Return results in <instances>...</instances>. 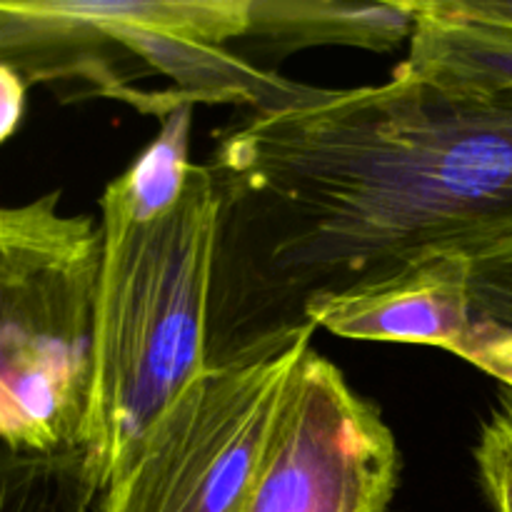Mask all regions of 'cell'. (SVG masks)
Masks as SVG:
<instances>
[{
  "mask_svg": "<svg viewBox=\"0 0 512 512\" xmlns=\"http://www.w3.org/2000/svg\"><path fill=\"white\" fill-rule=\"evenodd\" d=\"M220 210L210 365L310 325L305 308L425 255L512 253V93L310 88L215 135Z\"/></svg>",
  "mask_w": 512,
  "mask_h": 512,
  "instance_id": "cell-1",
  "label": "cell"
},
{
  "mask_svg": "<svg viewBox=\"0 0 512 512\" xmlns=\"http://www.w3.org/2000/svg\"><path fill=\"white\" fill-rule=\"evenodd\" d=\"M305 320L338 338L435 345L512 390V333L480 313L473 263L463 255H425L378 280L325 295Z\"/></svg>",
  "mask_w": 512,
  "mask_h": 512,
  "instance_id": "cell-6",
  "label": "cell"
},
{
  "mask_svg": "<svg viewBox=\"0 0 512 512\" xmlns=\"http://www.w3.org/2000/svg\"><path fill=\"white\" fill-rule=\"evenodd\" d=\"M98 495L83 448L20 453L0 443V512H95Z\"/></svg>",
  "mask_w": 512,
  "mask_h": 512,
  "instance_id": "cell-11",
  "label": "cell"
},
{
  "mask_svg": "<svg viewBox=\"0 0 512 512\" xmlns=\"http://www.w3.org/2000/svg\"><path fill=\"white\" fill-rule=\"evenodd\" d=\"M415 13L400 70L455 93H512V25L465 13L455 0H415Z\"/></svg>",
  "mask_w": 512,
  "mask_h": 512,
  "instance_id": "cell-9",
  "label": "cell"
},
{
  "mask_svg": "<svg viewBox=\"0 0 512 512\" xmlns=\"http://www.w3.org/2000/svg\"><path fill=\"white\" fill-rule=\"evenodd\" d=\"M400 450L378 405L310 348L290 375L243 512H390Z\"/></svg>",
  "mask_w": 512,
  "mask_h": 512,
  "instance_id": "cell-5",
  "label": "cell"
},
{
  "mask_svg": "<svg viewBox=\"0 0 512 512\" xmlns=\"http://www.w3.org/2000/svg\"><path fill=\"white\" fill-rule=\"evenodd\" d=\"M415 18V0H250L248 30L240 40L270 60H283L318 45H350L383 53L410 40Z\"/></svg>",
  "mask_w": 512,
  "mask_h": 512,
  "instance_id": "cell-8",
  "label": "cell"
},
{
  "mask_svg": "<svg viewBox=\"0 0 512 512\" xmlns=\"http://www.w3.org/2000/svg\"><path fill=\"white\" fill-rule=\"evenodd\" d=\"M28 88L30 85L25 83L23 75L8 65H0V145L13 138L23 123Z\"/></svg>",
  "mask_w": 512,
  "mask_h": 512,
  "instance_id": "cell-14",
  "label": "cell"
},
{
  "mask_svg": "<svg viewBox=\"0 0 512 512\" xmlns=\"http://www.w3.org/2000/svg\"><path fill=\"white\" fill-rule=\"evenodd\" d=\"M480 483L495 512H512V390H500L475 445Z\"/></svg>",
  "mask_w": 512,
  "mask_h": 512,
  "instance_id": "cell-12",
  "label": "cell"
},
{
  "mask_svg": "<svg viewBox=\"0 0 512 512\" xmlns=\"http://www.w3.org/2000/svg\"><path fill=\"white\" fill-rule=\"evenodd\" d=\"M473 295L485 318L512 333V253L495 268L473 270Z\"/></svg>",
  "mask_w": 512,
  "mask_h": 512,
  "instance_id": "cell-13",
  "label": "cell"
},
{
  "mask_svg": "<svg viewBox=\"0 0 512 512\" xmlns=\"http://www.w3.org/2000/svg\"><path fill=\"white\" fill-rule=\"evenodd\" d=\"M148 5L30 0L0 3V65L28 85H48L68 98L103 95L123 100L143 73L133 50V28Z\"/></svg>",
  "mask_w": 512,
  "mask_h": 512,
  "instance_id": "cell-7",
  "label": "cell"
},
{
  "mask_svg": "<svg viewBox=\"0 0 512 512\" xmlns=\"http://www.w3.org/2000/svg\"><path fill=\"white\" fill-rule=\"evenodd\" d=\"M220 210L208 165H193L175 208L150 223L100 210L93 370L80 438L100 493L135 440L210 368Z\"/></svg>",
  "mask_w": 512,
  "mask_h": 512,
  "instance_id": "cell-2",
  "label": "cell"
},
{
  "mask_svg": "<svg viewBox=\"0 0 512 512\" xmlns=\"http://www.w3.org/2000/svg\"><path fill=\"white\" fill-rule=\"evenodd\" d=\"M315 325L210 365L135 440L95 512H243Z\"/></svg>",
  "mask_w": 512,
  "mask_h": 512,
  "instance_id": "cell-4",
  "label": "cell"
},
{
  "mask_svg": "<svg viewBox=\"0 0 512 512\" xmlns=\"http://www.w3.org/2000/svg\"><path fill=\"white\" fill-rule=\"evenodd\" d=\"M455 3L470 15L512 25V0H455Z\"/></svg>",
  "mask_w": 512,
  "mask_h": 512,
  "instance_id": "cell-15",
  "label": "cell"
},
{
  "mask_svg": "<svg viewBox=\"0 0 512 512\" xmlns=\"http://www.w3.org/2000/svg\"><path fill=\"white\" fill-rule=\"evenodd\" d=\"M190 123L193 105H178L163 115L153 143L108 183L100 210L118 213L133 223H150L173 210L195 165L188 160Z\"/></svg>",
  "mask_w": 512,
  "mask_h": 512,
  "instance_id": "cell-10",
  "label": "cell"
},
{
  "mask_svg": "<svg viewBox=\"0 0 512 512\" xmlns=\"http://www.w3.org/2000/svg\"><path fill=\"white\" fill-rule=\"evenodd\" d=\"M103 233L60 190L0 205V443L80 448L93 370Z\"/></svg>",
  "mask_w": 512,
  "mask_h": 512,
  "instance_id": "cell-3",
  "label": "cell"
}]
</instances>
